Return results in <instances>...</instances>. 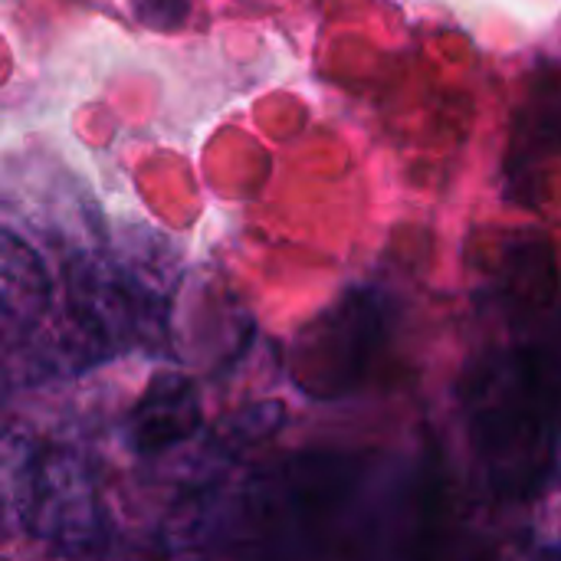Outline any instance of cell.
Masks as SVG:
<instances>
[{
	"instance_id": "1",
	"label": "cell",
	"mask_w": 561,
	"mask_h": 561,
	"mask_svg": "<svg viewBox=\"0 0 561 561\" xmlns=\"http://www.w3.org/2000/svg\"><path fill=\"white\" fill-rule=\"evenodd\" d=\"M473 450L500 496H533L561 440V365L549 348H503L486 358L467 391Z\"/></svg>"
},
{
	"instance_id": "2",
	"label": "cell",
	"mask_w": 561,
	"mask_h": 561,
	"mask_svg": "<svg viewBox=\"0 0 561 561\" xmlns=\"http://www.w3.org/2000/svg\"><path fill=\"white\" fill-rule=\"evenodd\" d=\"M135 13L145 26L178 30L187 20V0H135Z\"/></svg>"
}]
</instances>
